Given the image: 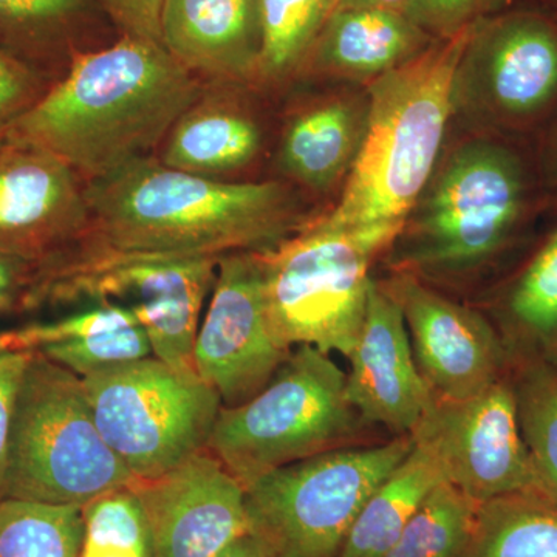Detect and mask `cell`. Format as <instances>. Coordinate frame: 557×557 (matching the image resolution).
<instances>
[{"label":"cell","mask_w":557,"mask_h":557,"mask_svg":"<svg viewBox=\"0 0 557 557\" xmlns=\"http://www.w3.org/2000/svg\"><path fill=\"white\" fill-rule=\"evenodd\" d=\"M199 98V81L160 42L124 35L78 54L7 137L49 150L90 182L148 159Z\"/></svg>","instance_id":"obj_1"},{"label":"cell","mask_w":557,"mask_h":557,"mask_svg":"<svg viewBox=\"0 0 557 557\" xmlns=\"http://www.w3.org/2000/svg\"><path fill=\"white\" fill-rule=\"evenodd\" d=\"M83 240L115 251L209 256L270 251L295 236L296 200L276 182L225 183L143 159L84 185Z\"/></svg>","instance_id":"obj_2"},{"label":"cell","mask_w":557,"mask_h":557,"mask_svg":"<svg viewBox=\"0 0 557 557\" xmlns=\"http://www.w3.org/2000/svg\"><path fill=\"white\" fill-rule=\"evenodd\" d=\"M474 25L372 81L364 135L343 196L314 219L335 230H403L434 175L456 110L458 69Z\"/></svg>","instance_id":"obj_3"},{"label":"cell","mask_w":557,"mask_h":557,"mask_svg":"<svg viewBox=\"0 0 557 557\" xmlns=\"http://www.w3.org/2000/svg\"><path fill=\"white\" fill-rule=\"evenodd\" d=\"M525 205L518 157L475 139L454 150L386 252L394 273L460 284L483 273L515 236Z\"/></svg>","instance_id":"obj_4"},{"label":"cell","mask_w":557,"mask_h":557,"mask_svg":"<svg viewBox=\"0 0 557 557\" xmlns=\"http://www.w3.org/2000/svg\"><path fill=\"white\" fill-rule=\"evenodd\" d=\"M348 401L346 372L311 346L289 351L255 398L220 408L208 449L244 490L296 461L386 442Z\"/></svg>","instance_id":"obj_5"},{"label":"cell","mask_w":557,"mask_h":557,"mask_svg":"<svg viewBox=\"0 0 557 557\" xmlns=\"http://www.w3.org/2000/svg\"><path fill=\"white\" fill-rule=\"evenodd\" d=\"M137 482L95 423L83 379L36 350L14 409L3 498L84 508Z\"/></svg>","instance_id":"obj_6"},{"label":"cell","mask_w":557,"mask_h":557,"mask_svg":"<svg viewBox=\"0 0 557 557\" xmlns=\"http://www.w3.org/2000/svg\"><path fill=\"white\" fill-rule=\"evenodd\" d=\"M399 228L335 230L313 220L260 252L267 317L278 346H311L347 358L368 311L373 262Z\"/></svg>","instance_id":"obj_7"},{"label":"cell","mask_w":557,"mask_h":557,"mask_svg":"<svg viewBox=\"0 0 557 557\" xmlns=\"http://www.w3.org/2000/svg\"><path fill=\"white\" fill-rule=\"evenodd\" d=\"M219 258L115 251L81 240L44 262L28 309L39 304H115L145 329L153 357L197 373L194 346ZM199 375V373H197Z\"/></svg>","instance_id":"obj_8"},{"label":"cell","mask_w":557,"mask_h":557,"mask_svg":"<svg viewBox=\"0 0 557 557\" xmlns=\"http://www.w3.org/2000/svg\"><path fill=\"white\" fill-rule=\"evenodd\" d=\"M412 448L397 435L263 475L245 490L248 534L269 557H339L359 509Z\"/></svg>","instance_id":"obj_9"},{"label":"cell","mask_w":557,"mask_h":557,"mask_svg":"<svg viewBox=\"0 0 557 557\" xmlns=\"http://www.w3.org/2000/svg\"><path fill=\"white\" fill-rule=\"evenodd\" d=\"M95 423L138 482L159 479L208 448L222 401L197 373L157 357L83 379Z\"/></svg>","instance_id":"obj_10"},{"label":"cell","mask_w":557,"mask_h":557,"mask_svg":"<svg viewBox=\"0 0 557 557\" xmlns=\"http://www.w3.org/2000/svg\"><path fill=\"white\" fill-rule=\"evenodd\" d=\"M412 437L437 460L446 482L478 504L508 494L541 493L520 434L511 372L461 401L432 395Z\"/></svg>","instance_id":"obj_11"},{"label":"cell","mask_w":557,"mask_h":557,"mask_svg":"<svg viewBox=\"0 0 557 557\" xmlns=\"http://www.w3.org/2000/svg\"><path fill=\"white\" fill-rule=\"evenodd\" d=\"M292 350L278 346L271 333L260 252L220 256L194 346L201 381L218 392L223 408H237L270 383Z\"/></svg>","instance_id":"obj_12"},{"label":"cell","mask_w":557,"mask_h":557,"mask_svg":"<svg viewBox=\"0 0 557 557\" xmlns=\"http://www.w3.org/2000/svg\"><path fill=\"white\" fill-rule=\"evenodd\" d=\"M380 282L401 307L418 372L435 398L475 397L511 372V355L482 311L409 273Z\"/></svg>","instance_id":"obj_13"},{"label":"cell","mask_w":557,"mask_h":557,"mask_svg":"<svg viewBox=\"0 0 557 557\" xmlns=\"http://www.w3.org/2000/svg\"><path fill=\"white\" fill-rule=\"evenodd\" d=\"M83 178L49 150L0 141V251L46 262L86 237Z\"/></svg>","instance_id":"obj_14"},{"label":"cell","mask_w":557,"mask_h":557,"mask_svg":"<svg viewBox=\"0 0 557 557\" xmlns=\"http://www.w3.org/2000/svg\"><path fill=\"white\" fill-rule=\"evenodd\" d=\"M134 490L152 557H218L248 533L244 486L208 448Z\"/></svg>","instance_id":"obj_15"},{"label":"cell","mask_w":557,"mask_h":557,"mask_svg":"<svg viewBox=\"0 0 557 557\" xmlns=\"http://www.w3.org/2000/svg\"><path fill=\"white\" fill-rule=\"evenodd\" d=\"M557 94V30L531 13L496 14L478 22L458 69L456 101L490 113L527 119Z\"/></svg>","instance_id":"obj_16"},{"label":"cell","mask_w":557,"mask_h":557,"mask_svg":"<svg viewBox=\"0 0 557 557\" xmlns=\"http://www.w3.org/2000/svg\"><path fill=\"white\" fill-rule=\"evenodd\" d=\"M347 359L350 405L391 437L412 435L431 405L432 392L418 372L401 307L375 278L364 324Z\"/></svg>","instance_id":"obj_17"},{"label":"cell","mask_w":557,"mask_h":557,"mask_svg":"<svg viewBox=\"0 0 557 557\" xmlns=\"http://www.w3.org/2000/svg\"><path fill=\"white\" fill-rule=\"evenodd\" d=\"M259 0H164L161 46L190 72L237 79L258 70Z\"/></svg>","instance_id":"obj_18"},{"label":"cell","mask_w":557,"mask_h":557,"mask_svg":"<svg viewBox=\"0 0 557 557\" xmlns=\"http://www.w3.org/2000/svg\"><path fill=\"white\" fill-rule=\"evenodd\" d=\"M434 40L405 14L336 9L309 58L332 75L373 81L412 60Z\"/></svg>","instance_id":"obj_19"},{"label":"cell","mask_w":557,"mask_h":557,"mask_svg":"<svg viewBox=\"0 0 557 557\" xmlns=\"http://www.w3.org/2000/svg\"><path fill=\"white\" fill-rule=\"evenodd\" d=\"M491 321L512 362L541 361L557 368V231L512 278Z\"/></svg>","instance_id":"obj_20"},{"label":"cell","mask_w":557,"mask_h":557,"mask_svg":"<svg viewBox=\"0 0 557 557\" xmlns=\"http://www.w3.org/2000/svg\"><path fill=\"white\" fill-rule=\"evenodd\" d=\"M354 102L332 101L299 113L281 143L285 174L314 189L338 182L357 159L366 116Z\"/></svg>","instance_id":"obj_21"},{"label":"cell","mask_w":557,"mask_h":557,"mask_svg":"<svg viewBox=\"0 0 557 557\" xmlns=\"http://www.w3.org/2000/svg\"><path fill=\"white\" fill-rule=\"evenodd\" d=\"M262 145L258 124L239 110L219 102L197 101L164 138L161 163L211 178L239 170L255 160Z\"/></svg>","instance_id":"obj_22"},{"label":"cell","mask_w":557,"mask_h":557,"mask_svg":"<svg viewBox=\"0 0 557 557\" xmlns=\"http://www.w3.org/2000/svg\"><path fill=\"white\" fill-rule=\"evenodd\" d=\"M446 482L432 454L413 448L370 494L348 530L339 557H383L432 490Z\"/></svg>","instance_id":"obj_23"},{"label":"cell","mask_w":557,"mask_h":557,"mask_svg":"<svg viewBox=\"0 0 557 557\" xmlns=\"http://www.w3.org/2000/svg\"><path fill=\"white\" fill-rule=\"evenodd\" d=\"M463 557H557V502L515 493L480 504Z\"/></svg>","instance_id":"obj_24"},{"label":"cell","mask_w":557,"mask_h":557,"mask_svg":"<svg viewBox=\"0 0 557 557\" xmlns=\"http://www.w3.org/2000/svg\"><path fill=\"white\" fill-rule=\"evenodd\" d=\"M83 533V508L0 500V557H79Z\"/></svg>","instance_id":"obj_25"},{"label":"cell","mask_w":557,"mask_h":557,"mask_svg":"<svg viewBox=\"0 0 557 557\" xmlns=\"http://www.w3.org/2000/svg\"><path fill=\"white\" fill-rule=\"evenodd\" d=\"M520 434L544 496L557 502V368L516 361L511 370Z\"/></svg>","instance_id":"obj_26"},{"label":"cell","mask_w":557,"mask_h":557,"mask_svg":"<svg viewBox=\"0 0 557 557\" xmlns=\"http://www.w3.org/2000/svg\"><path fill=\"white\" fill-rule=\"evenodd\" d=\"M338 0H259V72L282 78L309 58Z\"/></svg>","instance_id":"obj_27"},{"label":"cell","mask_w":557,"mask_h":557,"mask_svg":"<svg viewBox=\"0 0 557 557\" xmlns=\"http://www.w3.org/2000/svg\"><path fill=\"white\" fill-rule=\"evenodd\" d=\"M479 505L449 482L440 483L383 557H463Z\"/></svg>","instance_id":"obj_28"},{"label":"cell","mask_w":557,"mask_h":557,"mask_svg":"<svg viewBox=\"0 0 557 557\" xmlns=\"http://www.w3.org/2000/svg\"><path fill=\"white\" fill-rule=\"evenodd\" d=\"M83 511L79 557H152L148 523L134 486L97 498Z\"/></svg>","instance_id":"obj_29"},{"label":"cell","mask_w":557,"mask_h":557,"mask_svg":"<svg viewBox=\"0 0 557 557\" xmlns=\"http://www.w3.org/2000/svg\"><path fill=\"white\" fill-rule=\"evenodd\" d=\"M84 0H0V42L39 70ZM47 75V73H46Z\"/></svg>","instance_id":"obj_30"},{"label":"cell","mask_w":557,"mask_h":557,"mask_svg":"<svg viewBox=\"0 0 557 557\" xmlns=\"http://www.w3.org/2000/svg\"><path fill=\"white\" fill-rule=\"evenodd\" d=\"M38 351L81 379L153 355L148 335L139 324L61 341Z\"/></svg>","instance_id":"obj_31"},{"label":"cell","mask_w":557,"mask_h":557,"mask_svg":"<svg viewBox=\"0 0 557 557\" xmlns=\"http://www.w3.org/2000/svg\"><path fill=\"white\" fill-rule=\"evenodd\" d=\"M51 84L42 70L0 42V141L7 138L14 123L44 97Z\"/></svg>","instance_id":"obj_32"},{"label":"cell","mask_w":557,"mask_h":557,"mask_svg":"<svg viewBox=\"0 0 557 557\" xmlns=\"http://www.w3.org/2000/svg\"><path fill=\"white\" fill-rule=\"evenodd\" d=\"M509 0H408L405 16L434 39L453 38L457 33L496 16Z\"/></svg>","instance_id":"obj_33"},{"label":"cell","mask_w":557,"mask_h":557,"mask_svg":"<svg viewBox=\"0 0 557 557\" xmlns=\"http://www.w3.org/2000/svg\"><path fill=\"white\" fill-rule=\"evenodd\" d=\"M35 351H0V500L5 491L7 454L17 395Z\"/></svg>","instance_id":"obj_34"},{"label":"cell","mask_w":557,"mask_h":557,"mask_svg":"<svg viewBox=\"0 0 557 557\" xmlns=\"http://www.w3.org/2000/svg\"><path fill=\"white\" fill-rule=\"evenodd\" d=\"M42 263L0 251V311L16 306L28 309V299L38 284Z\"/></svg>","instance_id":"obj_35"},{"label":"cell","mask_w":557,"mask_h":557,"mask_svg":"<svg viewBox=\"0 0 557 557\" xmlns=\"http://www.w3.org/2000/svg\"><path fill=\"white\" fill-rule=\"evenodd\" d=\"M164 0H102L106 10L127 36L161 44V10Z\"/></svg>","instance_id":"obj_36"},{"label":"cell","mask_w":557,"mask_h":557,"mask_svg":"<svg viewBox=\"0 0 557 557\" xmlns=\"http://www.w3.org/2000/svg\"><path fill=\"white\" fill-rule=\"evenodd\" d=\"M408 0H338V9H366L405 14Z\"/></svg>","instance_id":"obj_37"},{"label":"cell","mask_w":557,"mask_h":557,"mask_svg":"<svg viewBox=\"0 0 557 557\" xmlns=\"http://www.w3.org/2000/svg\"><path fill=\"white\" fill-rule=\"evenodd\" d=\"M218 557H269L258 541L251 534H245L234 541L228 548L223 549Z\"/></svg>","instance_id":"obj_38"}]
</instances>
